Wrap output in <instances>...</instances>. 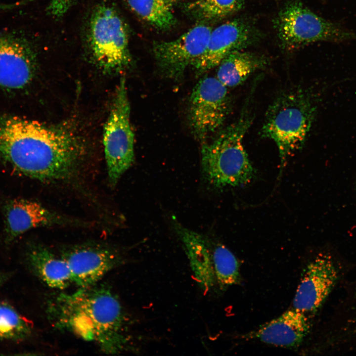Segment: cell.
<instances>
[{
    "mask_svg": "<svg viewBox=\"0 0 356 356\" xmlns=\"http://www.w3.org/2000/svg\"><path fill=\"white\" fill-rule=\"evenodd\" d=\"M85 150L68 131L12 116L0 119V158L16 173L44 182L79 174Z\"/></svg>",
    "mask_w": 356,
    "mask_h": 356,
    "instance_id": "6da1fadb",
    "label": "cell"
},
{
    "mask_svg": "<svg viewBox=\"0 0 356 356\" xmlns=\"http://www.w3.org/2000/svg\"><path fill=\"white\" fill-rule=\"evenodd\" d=\"M261 34L248 20L237 18L212 30L206 48L192 66L197 75L214 67L232 52L242 50L261 38Z\"/></svg>",
    "mask_w": 356,
    "mask_h": 356,
    "instance_id": "30bf717a",
    "label": "cell"
},
{
    "mask_svg": "<svg viewBox=\"0 0 356 356\" xmlns=\"http://www.w3.org/2000/svg\"><path fill=\"white\" fill-rule=\"evenodd\" d=\"M281 46L294 50L317 42L336 44L356 40V33L340 22L316 14L299 0H290L273 20Z\"/></svg>",
    "mask_w": 356,
    "mask_h": 356,
    "instance_id": "5b68a950",
    "label": "cell"
},
{
    "mask_svg": "<svg viewBox=\"0 0 356 356\" xmlns=\"http://www.w3.org/2000/svg\"><path fill=\"white\" fill-rule=\"evenodd\" d=\"M61 257L70 268L72 282L80 288L96 283L123 262L115 251L97 245H81L64 251Z\"/></svg>",
    "mask_w": 356,
    "mask_h": 356,
    "instance_id": "7c38bea8",
    "label": "cell"
},
{
    "mask_svg": "<svg viewBox=\"0 0 356 356\" xmlns=\"http://www.w3.org/2000/svg\"><path fill=\"white\" fill-rule=\"evenodd\" d=\"M308 315L293 308L263 325L249 336L276 346L296 348L310 331Z\"/></svg>",
    "mask_w": 356,
    "mask_h": 356,
    "instance_id": "2e32d148",
    "label": "cell"
},
{
    "mask_svg": "<svg viewBox=\"0 0 356 356\" xmlns=\"http://www.w3.org/2000/svg\"><path fill=\"white\" fill-rule=\"evenodd\" d=\"M179 0H127L131 9L158 30H170L176 24L175 8Z\"/></svg>",
    "mask_w": 356,
    "mask_h": 356,
    "instance_id": "d6986e66",
    "label": "cell"
},
{
    "mask_svg": "<svg viewBox=\"0 0 356 356\" xmlns=\"http://www.w3.org/2000/svg\"><path fill=\"white\" fill-rule=\"evenodd\" d=\"M252 118L245 108L239 119L221 131L201 148L204 178L213 187L222 189L249 183L255 170L244 147L243 140Z\"/></svg>",
    "mask_w": 356,
    "mask_h": 356,
    "instance_id": "3957f363",
    "label": "cell"
},
{
    "mask_svg": "<svg viewBox=\"0 0 356 356\" xmlns=\"http://www.w3.org/2000/svg\"><path fill=\"white\" fill-rule=\"evenodd\" d=\"M75 0H50L48 10L55 18L63 16L71 7Z\"/></svg>",
    "mask_w": 356,
    "mask_h": 356,
    "instance_id": "603a6c76",
    "label": "cell"
},
{
    "mask_svg": "<svg viewBox=\"0 0 356 356\" xmlns=\"http://www.w3.org/2000/svg\"><path fill=\"white\" fill-rule=\"evenodd\" d=\"M244 3L245 0H195L185 9L190 15L206 22L225 18L240 10Z\"/></svg>",
    "mask_w": 356,
    "mask_h": 356,
    "instance_id": "44dd1931",
    "label": "cell"
},
{
    "mask_svg": "<svg viewBox=\"0 0 356 356\" xmlns=\"http://www.w3.org/2000/svg\"><path fill=\"white\" fill-rule=\"evenodd\" d=\"M31 333L29 322L11 306L0 303V338L22 340Z\"/></svg>",
    "mask_w": 356,
    "mask_h": 356,
    "instance_id": "7402d4cb",
    "label": "cell"
},
{
    "mask_svg": "<svg viewBox=\"0 0 356 356\" xmlns=\"http://www.w3.org/2000/svg\"><path fill=\"white\" fill-rule=\"evenodd\" d=\"M15 7V4L14 3L13 4H0V9H10L12 8L13 7Z\"/></svg>",
    "mask_w": 356,
    "mask_h": 356,
    "instance_id": "d4e9b609",
    "label": "cell"
},
{
    "mask_svg": "<svg viewBox=\"0 0 356 356\" xmlns=\"http://www.w3.org/2000/svg\"><path fill=\"white\" fill-rule=\"evenodd\" d=\"M212 263L217 284L221 290L240 281L239 264L233 253L223 244L210 237Z\"/></svg>",
    "mask_w": 356,
    "mask_h": 356,
    "instance_id": "ffe728a7",
    "label": "cell"
},
{
    "mask_svg": "<svg viewBox=\"0 0 356 356\" xmlns=\"http://www.w3.org/2000/svg\"><path fill=\"white\" fill-rule=\"evenodd\" d=\"M80 223L81 222L64 217L29 200L14 199L5 208V232L7 242L34 228Z\"/></svg>",
    "mask_w": 356,
    "mask_h": 356,
    "instance_id": "5bb4252c",
    "label": "cell"
},
{
    "mask_svg": "<svg viewBox=\"0 0 356 356\" xmlns=\"http://www.w3.org/2000/svg\"><path fill=\"white\" fill-rule=\"evenodd\" d=\"M27 257L32 270L48 286L62 289L73 283L66 261L46 247L32 245L28 251Z\"/></svg>",
    "mask_w": 356,
    "mask_h": 356,
    "instance_id": "e0dca14e",
    "label": "cell"
},
{
    "mask_svg": "<svg viewBox=\"0 0 356 356\" xmlns=\"http://www.w3.org/2000/svg\"><path fill=\"white\" fill-rule=\"evenodd\" d=\"M55 325L84 339L94 341L102 350L112 354L128 347L127 318L118 298L106 286L95 284L71 294H61L47 309Z\"/></svg>",
    "mask_w": 356,
    "mask_h": 356,
    "instance_id": "7a4b0ae2",
    "label": "cell"
},
{
    "mask_svg": "<svg viewBox=\"0 0 356 356\" xmlns=\"http://www.w3.org/2000/svg\"><path fill=\"white\" fill-rule=\"evenodd\" d=\"M36 69V56L24 38L0 33V86L11 89L26 87Z\"/></svg>",
    "mask_w": 356,
    "mask_h": 356,
    "instance_id": "4fadbf2b",
    "label": "cell"
},
{
    "mask_svg": "<svg viewBox=\"0 0 356 356\" xmlns=\"http://www.w3.org/2000/svg\"><path fill=\"white\" fill-rule=\"evenodd\" d=\"M130 111L126 81L122 77L103 132L108 179L112 185L134 162V134L131 127Z\"/></svg>",
    "mask_w": 356,
    "mask_h": 356,
    "instance_id": "52a82bcc",
    "label": "cell"
},
{
    "mask_svg": "<svg viewBox=\"0 0 356 356\" xmlns=\"http://www.w3.org/2000/svg\"><path fill=\"white\" fill-rule=\"evenodd\" d=\"M339 271L332 257L320 253L307 266L297 288L293 308L307 314L315 312L335 286Z\"/></svg>",
    "mask_w": 356,
    "mask_h": 356,
    "instance_id": "8fae6325",
    "label": "cell"
},
{
    "mask_svg": "<svg viewBox=\"0 0 356 356\" xmlns=\"http://www.w3.org/2000/svg\"><path fill=\"white\" fill-rule=\"evenodd\" d=\"M230 108L227 87L217 77L201 79L189 100L188 120L193 134L199 140H205L223 125Z\"/></svg>",
    "mask_w": 356,
    "mask_h": 356,
    "instance_id": "ba28073f",
    "label": "cell"
},
{
    "mask_svg": "<svg viewBox=\"0 0 356 356\" xmlns=\"http://www.w3.org/2000/svg\"><path fill=\"white\" fill-rule=\"evenodd\" d=\"M212 29L200 21L179 37L155 42L153 52L157 65L166 78L178 80L204 52Z\"/></svg>",
    "mask_w": 356,
    "mask_h": 356,
    "instance_id": "9c48e42d",
    "label": "cell"
},
{
    "mask_svg": "<svg viewBox=\"0 0 356 356\" xmlns=\"http://www.w3.org/2000/svg\"><path fill=\"white\" fill-rule=\"evenodd\" d=\"M172 226L182 243L196 281L204 293L209 292L217 284L210 237L188 228L175 219Z\"/></svg>",
    "mask_w": 356,
    "mask_h": 356,
    "instance_id": "9a60e30c",
    "label": "cell"
},
{
    "mask_svg": "<svg viewBox=\"0 0 356 356\" xmlns=\"http://www.w3.org/2000/svg\"><path fill=\"white\" fill-rule=\"evenodd\" d=\"M267 59L258 54L235 50L225 57L218 66L217 78L227 87L241 85L255 71L265 67Z\"/></svg>",
    "mask_w": 356,
    "mask_h": 356,
    "instance_id": "ac0fdd59",
    "label": "cell"
},
{
    "mask_svg": "<svg viewBox=\"0 0 356 356\" xmlns=\"http://www.w3.org/2000/svg\"><path fill=\"white\" fill-rule=\"evenodd\" d=\"M316 108L312 94L302 89L284 92L269 106L261 134L276 144L281 169L288 157L303 146Z\"/></svg>",
    "mask_w": 356,
    "mask_h": 356,
    "instance_id": "277c9868",
    "label": "cell"
},
{
    "mask_svg": "<svg viewBox=\"0 0 356 356\" xmlns=\"http://www.w3.org/2000/svg\"><path fill=\"white\" fill-rule=\"evenodd\" d=\"M89 28V47L100 67L107 71H118L130 65L128 29L113 7L106 4L97 6Z\"/></svg>",
    "mask_w": 356,
    "mask_h": 356,
    "instance_id": "8992f818",
    "label": "cell"
},
{
    "mask_svg": "<svg viewBox=\"0 0 356 356\" xmlns=\"http://www.w3.org/2000/svg\"><path fill=\"white\" fill-rule=\"evenodd\" d=\"M8 275L2 272H0V288L4 284L5 281L7 279Z\"/></svg>",
    "mask_w": 356,
    "mask_h": 356,
    "instance_id": "cb8c5ba5",
    "label": "cell"
}]
</instances>
